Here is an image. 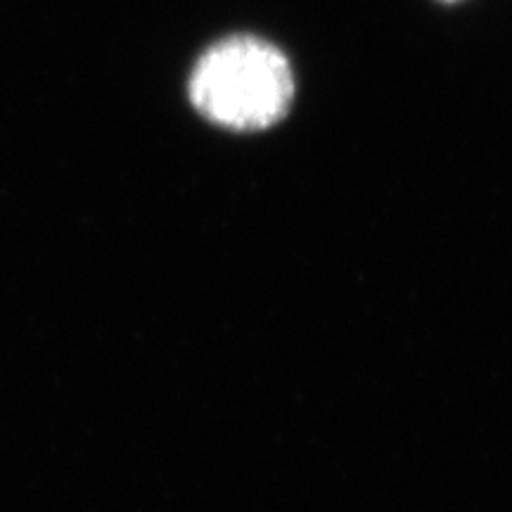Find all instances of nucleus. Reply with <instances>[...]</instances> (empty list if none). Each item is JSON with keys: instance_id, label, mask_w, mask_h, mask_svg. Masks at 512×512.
<instances>
[{"instance_id": "f257e3e1", "label": "nucleus", "mask_w": 512, "mask_h": 512, "mask_svg": "<svg viewBox=\"0 0 512 512\" xmlns=\"http://www.w3.org/2000/svg\"><path fill=\"white\" fill-rule=\"evenodd\" d=\"M188 95L211 124L230 131H264L290 112L292 64L264 38L228 36L195 62Z\"/></svg>"}, {"instance_id": "f03ea898", "label": "nucleus", "mask_w": 512, "mask_h": 512, "mask_svg": "<svg viewBox=\"0 0 512 512\" xmlns=\"http://www.w3.org/2000/svg\"><path fill=\"white\" fill-rule=\"evenodd\" d=\"M441 3H460V0H441Z\"/></svg>"}]
</instances>
